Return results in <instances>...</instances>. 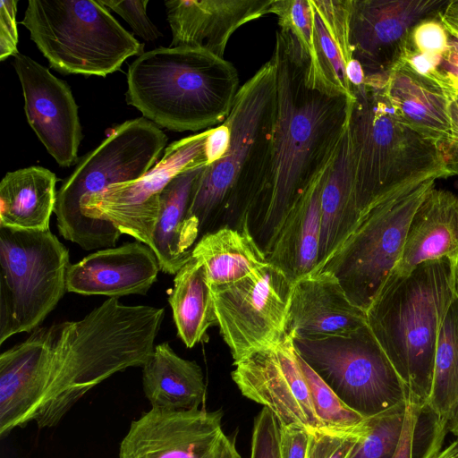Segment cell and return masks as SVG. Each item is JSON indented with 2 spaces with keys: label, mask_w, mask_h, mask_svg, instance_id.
Instances as JSON below:
<instances>
[{
  "label": "cell",
  "mask_w": 458,
  "mask_h": 458,
  "mask_svg": "<svg viewBox=\"0 0 458 458\" xmlns=\"http://www.w3.org/2000/svg\"><path fill=\"white\" fill-rule=\"evenodd\" d=\"M408 403L370 418L367 432L349 458H394L402 437Z\"/></svg>",
  "instance_id": "cell-33"
},
{
  "label": "cell",
  "mask_w": 458,
  "mask_h": 458,
  "mask_svg": "<svg viewBox=\"0 0 458 458\" xmlns=\"http://www.w3.org/2000/svg\"><path fill=\"white\" fill-rule=\"evenodd\" d=\"M13 57L29 124L56 163L71 166L78 158L81 127L70 87L30 57Z\"/></svg>",
  "instance_id": "cell-17"
},
{
  "label": "cell",
  "mask_w": 458,
  "mask_h": 458,
  "mask_svg": "<svg viewBox=\"0 0 458 458\" xmlns=\"http://www.w3.org/2000/svg\"><path fill=\"white\" fill-rule=\"evenodd\" d=\"M277 108L276 66L265 63L240 87L225 120L230 130L225 155L206 165L195 187L190 215L199 234L222 212L245 216L257 204L268 179Z\"/></svg>",
  "instance_id": "cell-5"
},
{
  "label": "cell",
  "mask_w": 458,
  "mask_h": 458,
  "mask_svg": "<svg viewBox=\"0 0 458 458\" xmlns=\"http://www.w3.org/2000/svg\"><path fill=\"white\" fill-rule=\"evenodd\" d=\"M167 137L145 117L128 120L78 162L56 194L59 233L85 250L115 247L122 233L110 223L84 215L81 203L116 183L145 175L165 149Z\"/></svg>",
  "instance_id": "cell-7"
},
{
  "label": "cell",
  "mask_w": 458,
  "mask_h": 458,
  "mask_svg": "<svg viewBox=\"0 0 458 458\" xmlns=\"http://www.w3.org/2000/svg\"><path fill=\"white\" fill-rule=\"evenodd\" d=\"M209 131L174 141L140 179L110 185L83 199L82 212L94 220L110 223L122 234L152 249L161 191L176 174L195 165L206 164L204 144Z\"/></svg>",
  "instance_id": "cell-13"
},
{
  "label": "cell",
  "mask_w": 458,
  "mask_h": 458,
  "mask_svg": "<svg viewBox=\"0 0 458 458\" xmlns=\"http://www.w3.org/2000/svg\"><path fill=\"white\" fill-rule=\"evenodd\" d=\"M21 24L63 74L106 77L128 57L144 53V45L100 1L31 0Z\"/></svg>",
  "instance_id": "cell-8"
},
{
  "label": "cell",
  "mask_w": 458,
  "mask_h": 458,
  "mask_svg": "<svg viewBox=\"0 0 458 458\" xmlns=\"http://www.w3.org/2000/svg\"><path fill=\"white\" fill-rule=\"evenodd\" d=\"M16 0L0 2V60L18 54V30L16 23Z\"/></svg>",
  "instance_id": "cell-38"
},
{
  "label": "cell",
  "mask_w": 458,
  "mask_h": 458,
  "mask_svg": "<svg viewBox=\"0 0 458 458\" xmlns=\"http://www.w3.org/2000/svg\"><path fill=\"white\" fill-rule=\"evenodd\" d=\"M346 77L351 84L352 90L364 84L365 72L358 60L352 58L349 61L346 66Z\"/></svg>",
  "instance_id": "cell-44"
},
{
  "label": "cell",
  "mask_w": 458,
  "mask_h": 458,
  "mask_svg": "<svg viewBox=\"0 0 458 458\" xmlns=\"http://www.w3.org/2000/svg\"><path fill=\"white\" fill-rule=\"evenodd\" d=\"M454 156L455 161H458V134L456 135V139L454 141Z\"/></svg>",
  "instance_id": "cell-48"
},
{
  "label": "cell",
  "mask_w": 458,
  "mask_h": 458,
  "mask_svg": "<svg viewBox=\"0 0 458 458\" xmlns=\"http://www.w3.org/2000/svg\"><path fill=\"white\" fill-rule=\"evenodd\" d=\"M232 378L248 399L268 409L280 426L322 429L292 337L233 361Z\"/></svg>",
  "instance_id": "cell-15"
},
{
  "label": "cell",
  "mask_w": 458,
  "mask_h": 458,
  "mask_svg": "<svg viewBox=\"0 0 458 458\" xmlns=\"http://www.w3.org/2000/svg\"><path fill=\"white\" fill-rule=\"evenodd\" d=\"M458 409V293L443 319L437 343L433 382L422 412L430 424L429 441L423 458L442 449L447 426Z\"/></svg>",
  "instance_id": "cell-26"
},
{
  "label": "cell",
  "mask_w": 458,
  "mask_h": 458,
  "mask_svg": "<svg viewBox=\"0 0 458 458\" xmlns=\"http://www.w3.org/2000/svg\"><path fill=\"white\" fill-rule=\"evenodd\" d=\"M360 215L347 123L323 186L318 260L316 268L341 245L356 225Z\"/></svg>",
  "instance_id": "cell-28"
},
{
  "label": "cell",
  "mask_w": 458,
  "mask_h": 458,
  "mask_svg": "<svg viewBox=\"0 0 458 458\" xmlns=\"http://www.w3.org/2000/svg\"><path fill=\"white\" fill-rule=\"evenodd\" d=\"M437 16L449 35L458 38V1L447 2Z\"/></svg>",
  "instance_id": "cell-43"
},
{
  "label": "cell",
  "mask_w": 458,
  "mask_h": 458,
  "mask_svg": "<svg viewBox=\"0 0 458 458\" xmlns=\"http://www.w3.org/2000/svg\"><path fill=\"white\" fill-rule=\"evenodd\" d=\"M431 458H458V437Z\"/></svg>",
  "instance_id": "cell-45"
},
{
  "label": "cell",
  "mask_w": 458,
  "mask_h": 458,
  "mask_svg": "<svg viewBox=\"0 0 458 458\" xmlns=\"http://www.w3.org/2000/svg\"><path fill=\"white\" fill-rule=\"evenodd\" d=\"M365 325L366 312L350 301L333 274L311 272L293 283L286 335L321 338L347 335Z\"/></svg>",
  "instance_id": "cell-18"
},
{
  "label": "cell",
  "mask_w": 458,
  "mask_h": 458,
  "mask_svg": "<svg viewBox=\"0 0 458 458\" xmlns=\"http://www.w3.org/2000/svg\"><path fill=\"white\" fill-rule=\"evenodd\" d=\"M457 90H458V87H457Z\"/></svg>",
  "instance_id": "cell-50"
},
{
  "label": "cell",
  "mask_w": 458,
  "mask_h": 458,
  "mask_svg": "<svg viewBox=\"0 0 458 458\" xmlns=\"http://www.w3.org/2000/svg\"><path fill=\"white\" fill-rule=\"evenodd\" d=\"M457 256L458 195L434 187L411 220L401 259L391 275H405L423 263Z\"/></svg>",
  "instance_id": "cell-24"
},
{
  "label": "cell",
  "mask_w": 458,
  "mask_h": 458,
  "mask_svg": "<svg viewBox=\"0 0 458 458\" xmlns=\"http://www.w3.org/2000/svg\"><path fill=\"white\" fill-rule=\"evenodd\" d=\"M310 432L308 428L299 425L280 426L281 458H306Z\"/></svg>",
  "instance_id": "cell-39"
},
{
  "label": "cell",
  "mask_w": 458,
  "mask_h": 458,
  "mask_svg": "<svg viewBox=\"0 0 458 458\" xmlns=\"http://www.w3.org/2000/svg\"><path fill=\"white\" fill-rule=\"evenodd\" d=\"M437 177L403 188L373 204L336 250L312 272L327 271L365 312L398 264L411 220Z\"/></svg>",
  "instance_id": "cell-9"
},
{
  "label": "cell",
  "mask_w": 458,
  "mask_h": 458,
  "mask_svg": "<svg viewBox=\"0 0 458 458\" xmlns=\"http://www.w3.org/2000/svg\"><path fill=\"white\" fill-rule=\"evenodd\" d=\"M452 432L454 436L458 437V409L447 426V432Z\"/></svg>",
  "instance_id": "cell-46"
},
{
  "label": "cell",
  "mask_w": 458,
  "mask_h": 458,
  "mask_svg": "<svg viewBox=\"0 0 458 458\" xmlns=\"http://www.w3.org/2000/svg\"><path fill=\"white\" fill-rule=\"evenodd\" d=\"M454 171L455 174H458V168H454Z\"/></svg>",
  "instance_id": "cell-49"
},
{
  "label": "cell",
  "mask_w": 458,
  "mask_h": 458,
  "mask_svg": "<svg viewBox=\"0 0 458 458\" xmlns=\"http://www.w3.org/2000/svg\"><path fill=\"white\" fill-rule=\"evenodd\" d=\"M231 133L224 123L210 128L204 144V157L206 165H210L221 159L230 145Z\"/></svg>",
  "instance_id": "cell-41"
},
{
  "label": "cell",
  "mask_w": 458,
  "mask_h": 458,
  "mask_svg": "<svg viewBox=\"0 0 458 458\" xmlns=\"http://www.w3.org/2000/svg\"><path fill=\"white\" fill-rule=\"evenodd\" d=\"M164 317V308L108 298L83 318L38 327L13 346L46 386L34 420L38 428L56 425L87 392L114 373L143 367Z\"/></svg>",
  "instance_id": "cell-1"
},
{
  "label": "cell",
  "mask_w": 458,
  "mask_h": 458,
  "mask_svg": "<svg viewBox=\"0 0 458 458\" xmlns=\"http://www.w3.org/2000/svg\"><path fill=\"white\" fill-rule=\"evenodd\" d=\"M369 420L360 428L351 432L317 429L310 432L306 458H349L354 447L369 428Z\"/></svg>",
  "instance_id": "cell-34"
},
{
  "label": "cell",
  "mask_w": 458,
  "mask_h": 458,
  "mask_svg": "<svg viewBox=\"0 0 458 458\" xmlns=\"http://www.w3.org/2000/svg\"><path fill=\"white\" fill-rule=\"evenodd\" d=\"M329 166L288 209L264 250L268 262L292 283L310 274L318 265L321 195Z\"/></svg>",
  "instance_id": "cell-22"
},
{
  "label": "cell",
  "mask_w": 458,
  "mask_h": 458,
  "mask_svg": "<svg viewBox=\"0 0 458 458\" xmlns=\"http://www.w3.org/2000/svg\"><path fill=\"white\" fill-rule=\"evenodd\" d=\"M56 181L55 174L42 166L7 173L0 182V227L49 230Z\"/></svg>",
  "instance_id": "cell-29"
},
{
  "label": "cell",
  "mask_w": 458,
  "mask_h": 458,
  "mask_svg": "<svg viewBox=\"0 0 458 458\" xmlns=\"http://www.w3.org/2000/svg\"><path fill=\"white\" fill-rule=\"evenodd\" d=\"M385 84L365 81L352 89L348 132L360 214L403 188L454 174L441 149L404 123Z\"/></svg>",
  "instance_id": "cell-6"
},
{
  "label": "cell",
  "mask_w": 458,
  "mask_h": 458,
  "mask_svg": "<svg viewBox=\"0 0 458 458\" xmlns=\"http://www.w3.org/2000/svg\"><path fill=\"white\" fill-rule=\"evenodd\" d=\"M447 4L442 0H352L349 40L365 76L386 73L413 27Z\"/></svg>",
  "instance_id": "cell-16"
},
{
  "label": "cell",
  "mask_w": 458,
  "mask_h": 458,
  "mask_svg": "<svg viewBox=\"0 0 458 458\" xmlns=\"http://www.w3.org/2000/svg\"><path fill=\"white\" fill-rule=\"evenodd\" d=\"M273 60L277 108L271 167L253 210L267 242L292 205L330 165L345 131L352 99L311 88L305 67L276 32Z\"/></svg>",
  "instance_id": "cell-2"
},
{
  "label": "cell",
  "mask_w": 458,
  "mask_h": 458,
  "mask_svg": "<svg viewBox=\"0 0 458 458\" xmlns=\"http://www.w3.org/2000/svg\"><path fill=\"white\" fill-rule=\"evenodd\" d=\"M439 70L449 80L451 85L457 89L458 87V39L452 36L449 38L448 47L442 55Z\"/></svg>",
  "instance_id": "cell-42"
},
{
  "label": "cell",
  "mask_w": 458,
  "mask_h": 458,
  "mask_svg": "<svg viewBox=\"0 0 458 458\" xmlns=\"http://www.w3.org/2000/svg\"><path fill=\"white\" fill-rule=\"evenodd\" d=\"M317 55V89L353 99L346 66L352 59L349 40L352 0H310Z\"/></svg>",
  "instance_id": "cell-25"
},
{
  "label": "cell",
  "mask_w": 458,
  "mask_h": 458,
  "mask_svg": "<svg viewBox=\"0 0 458 458\" xmlns=\"http://www.w3.org/2000/svg\"><path fill=\"white\" fill-rule=\"evenodd\" d=\"M279 434L277 419L263 408L254 420L250 458H281Z\"/></svg>",
  "instance_id": "cell-35"
},
{
  "label": "cell",
  "mask_w": 458,
  "mask_h": 458,
  "mask_svg": "<svg viewBox=\"0 0 458 458\" xmlns=\"http://www.w3.org/2000/svg\"><path fill=\"white\" fill-rule=\"evenodd\" d=\"M273 0H169L165 2L171 47L205 49L224 58L231 36L269 13Z\"/></svg>",
  "instance_id": "cell-20"
},
{
  "label": "cell",
  "mask_w": 458,
  "mask_h": 458,
  "mask_svg": "<svg viewBox=\"0 0 458 458\" xmlns=\"http://www.w3.org/2000/svg\"><path fill=\"white\" fill-rule=\"evenodd\" d=\"M298 360L323 430L351 432L367 423L368 419L348 407L299 354Z\"/></svg>",
  "instance_id": "cell-32"
},
{
  "label": "cell",
  "mask_w": 458,
  "mask_h": 458,
  "mask_svg": "<svg viewBox=\"0 0 458 458\" xmlns=\"http://www.w3.org/2000/svg\"><path fill=\"white\" fill-rule=\"evenodd\" d=\"M420 412L421 410L408 403L402 437L394 458H415Z\"/></svg>",
  "instance_id": "cell-40"
},
{
  "label": "cell",
  "mask_w": 458,
  "mask_h": 458,
  "mask_svg": "<svg viewBox=\"0 0 458 458\" xmlns=\"http://www.w3.org/2000/svg\"><path fill=\"white\" fill-rule=\"evenodd\" d=\"M205 165V163H200L185 169L161 191L152 250L164 273L175 275L179 271L191 257L199 236V225L191 216L190 207Z\"/></svg>",
  "instance_id": "cell-23"
},
{
  "label": "cell",
  "mask_w": 458,
  "mask_h": 458,
  "mask_svg": "<svg viewBox=\"0 0 458 458\" xmlns=\"http://www.w3.org/2000/svg\"><path fill=\"white\" fill-rule=\"evenodd\" d=\"M142 369L143 391L152 409H199L206 394L201 368L177 355L168 342L155 345Z\"/></svg>",
  "instance_id": "cell-27"
},
{
  "label": "cell",
  "mask_w": 458,
  "mask_h": 458,
  "mask_svg": "<svg viewBox=\"0 0 458 458\" xmlns=\"http://www.w3.org/2000/svg\"><path fill=\"white\" fill-rule=\"evenodd\" d=\"M127 103L174 131L210 129L225 122L239 76L225 58L196 47H157L128 68Z\"/></svg>",
  "instance_id": "cell-4"
},
{
  "label": "cell",
  "mask_w": 458,
  "mask_h": 458,
  "mask_svg": "<svg viewBox=\"0 0 458 458\" xmlns=\"http://www.w3.org/2000/svg\"><path fill=\"white\" fill-rule=\"evenodd\" d=\"M454 271H455L456 292L458 293V256L454 260Z\"/></svg>",
  "instance_id": "cell-47"
},
{
  "label": "cell",
  "mask_w": 458,
  "mask_h": 458,
  "mask_svg": "<svg viewBox=\"0 0 458 458\" xmlns=\"http://www.w3.org/2000/svg\"><path fill=\"white\" fill-rule=\"evenodd\" d=\"M191 256L203 263L209 286L234 283L269 263L246 225L241 230L223 227L205 233Z\"/></svg>",
  "instance_id": "cell-30"
},
{
  "label": "cell",
  "mask_w": 458,
  "mask_h": 458,
  "mask_svg": "<svg viewBox=\"0 0 458 458\" xmlns=\"http://www.w3.org/2000/svg\"><path fill=\"white\" fill-rule=\"evenodd\" d=\"M160 270L156 254L135 241L98 250L71 264L66 275L67 292L82 295L118 298L146 294Z\"/></svg>",
  "instance_id": "cell-19"
},
{
  "label": "cell",
  "mask_w": 458,
  "mask_h": 458,
  "mask_svg": "<svg viewBox=\"0 0 458 458\" xmlns=\"http://www.w3.org/2000/svg\"><path fill=\"white\" fill-rule=\"evenodd\" d=\"M70 265L50 229L0 227V344L40 327L67 292Z\"/></svg>",
  "instance_id": "cell-10"
},
{
  "label": "cell",
  "mask_w": 458,
  "mask_h": 458,
  "mask_svg": "<svg viewBox=\"0 0 458 458\" xmlns=\"http://www.w3.org/2000/svg\"><path fill=\"white\" fill-rule=\"evenodd\" d=\"M410 39L419 52L443 55L448 47L449 33L440 21L426 19L413 27Z\"/></svg>",
  "instance_id": "cell-37"
},
{
  "label": "cell",
  "mask_w": 458,
  "mask_h": 458,
  "mask_svg": "<svg viewBox=\"0 0 458 458\" xmlns=\"http://www.w3.org/2000/svg\"><path fill=\"white\" fill-rule=\"evenodd\" d=\"M293 340L299 356L362 417L409 402L404 383L368 325L347 335Z\"/></svg>",
  "instance_id": "cell-11"
},
{
  "label": "cell",
  "mask_w": 458,
  "mask_h": 458,
  "mask_svg": "<svg viewBox=\"0 0 458 458\" xmlns=\"http://www.w3.org/2000/svg\"><path fill=\"white\" fill-rule=\"evenodd\" d=\"M102 4L122 16L131 27L133 31L147 41H153L162 37V33L147 15L148 0L115 1L99 0Z\"/></svg>",
  "instance_id": "cell-36"
},
{
  "label": "cell",
  "mask_w": 458,
  "mask_h": 458,
  "mask_svg": "<svg viewBox=\"0 0 458 458\" xmlns=\"http://www.w3.org/2000/svg\"><path fill=\"white\" fill-rule=\"evenodd\" d=\"M384 87L390 103L404 123L441 151L453 139L450 112L452 93L417 74L397 58L386 72Z\"/></svg>",
  "instance_id": "cell-21"
},
{
  "label": "cell",
  "mask_w": 458,
  "mask_h": 458,
  "mask_svg": "<svg viewBox=\"0 0 458 458\" xmlns=\"http://www.w3.org/2000/svg\"><path fill=\"white\" fill-rule=\"evenodd\" d=\"M221 411L151 409L133 420L119 458H242L222 428Z\"/></svg>",
  "instance_id": "cell-14"
},
{
  "label": "cell",
  "mask_w": 458,
  "mask_h": 458,
  "mask_svg": "<svg viewBox=\"0 0 458 458\" xmlns=\"http://www.w3.org/2000/svg\"><path fill=\"white\" fill-rule=\"evenodd\" d=\"M174 276L168 301L178 336L192 348L217 324L207 272L203 263L191 256Z\"/></svg>",
  "instance_id": "cell-31"
},
{
  "label": "cell",
  "mask_w": 458,
  "mask_h": 458,
  "mask_svg": "<svg viewBox=\"0 0 458 458\" xmlns=\"http://www.w3.org/2000/svg\"><path fill=\"white\" fill-rule=\"evenodd\" d=\"M454 260L442 259L391 275L366 310L367 325L423 411L433 382L439 331L456 295Z\"/></svg>",
  "instance_id": "cell-3"
},
{
  "label": "cell",
  "mask_w": 458,
  "mask_h": 458,
  "mask_svg": "<svg viewBox=\"0 0 458 458\" xmlns=\"http://www.w3.org/2000/svg\"><path fill=\"white\" fill-rule=\"evenodd\" d=\"M293 283L268 263L232 284L209 286L220 334L233 361L285 337Z\"/></svg>",
  "instance_id": "cell-12"
}]
</instances>
